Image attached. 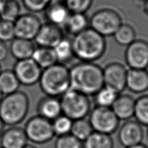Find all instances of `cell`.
Masks as SVG:
<instances>
[{"label": "cell", "instance_id": "14", "mask_svg": "<svg viewBox=\"0 0 148 148\" xmlns=\"http://www.w3.org/2000/svg\"><path fill=\"white\" fill-rule=\"evenodd\" d=\"M64 37L62 28L47 22L42 24L34 41L38 46L53 48Z\"/></svg>", "mask_w": 148, "mask_h": 148}, {"label": "cell", "instance_id": "47", "mask_svg": "<svg viewBox=\"0 0 148 148\" xmlns=\"http://www.w3.org/2000/svg\"><path fill=\"white\" fill-rule=\"evenodd\" d=\"M147 138H148V131H147Z\"/></svg>", "mask_w": 148, "mask_h": 148}, {"label": "cell", "instance_id": "1", "mask_svg": "<svg viewBox=\"0 0 148 148\" xmlns=\"http://www.w3.org/2000/svg\"><path fill=\"white\" fill-rule=\"evenodd\" d=\"M71 89L94 96L104 86L103 68L93 62H81L70 68Z\"/></svg>", "mask_w": 148, "mask_h": 148}, {"label": "cell", "instance_id": "46", "mask_svg": "<svg viewBox=\"0 0 148 148\" xmlns=\"http://www.w3.org/2000/svg\"><path fill=\"white\" fill-rule=\"evenodd\" d=\"M3 1H10V0H2Z\"/></svg>", "mask_w": 148, "mask_h": 148}, {"label": "cell", "instance_id": "37", "mask_svg": "<svg viewBox=\"0 0 148 148\" xmlns=\"http://www.w3.org/2000/svg\"><path fill=\"white\" fill-rule=\"evenodd\" d=\"M125 148H148V147L145 144L141 143V144H139L137 145H134V146H133L125 147Z\"/></svg>", "mask_w": 148, "mask_h": 148}, {"label": "cell", "instance_id": "32", "mask_svg": "<svg viewBox=\"0 0 148 148\" xmlns=\"http://www.w3.org/2000/svg\"><path fill=\"white\" fill-rule=\"evenodd\" d=\"M94 0H63L71 13H85L90 9Z\"/></svg>", "mask_w": 148, "mask_h": 148}, {"label": "cell", "instance_id": "17", "mask_svg": "<svg viewBox=\"0 0 148 148\" xmlns=\"http://www.w3.org/2000/svg\"><path fill=\"white\" fill-rule=\"evenodd\" d=\"M37 112L38 115L53 121L62 114L60 99L46 95L42 97L37 104Z\"/></svg>", "mask_w": 148, "mask_h": 148}, {"label": "cell", "instance_id": "21", "mask_svg": "<svg viewBox=\"0 0 148 148\" xmlns=\"http://www.w3.org/2000/svg\"><path fill=\"white\" fill-rule=\"evenodd\" d=\"M32 59L42 70L57 63L53 48L37 46L32 55Z\"/></svg>", "mask_w": 148, "mask_h": 148}, {"label": "cell", "instance_id": "12", "mask_svg": "<svg viewBox=\"0 0 148 148\" xmlns=\"http://www.w3.org/2000/svg\"><path fill=\"white\" fill-rule=\"evenodd\" d=\"M42 23L32 12L23 13L14 22L16 37L34 41Z\"/></svg>", "mask_w": 148, "mask_h": 148}, {"label": "cell", "instance_id": "41", "mask_svg": "<svg viewBox=\"0 0 148 148\" xmlns=\"http://www.w3.org/2000/svg\"><path fill=\"white\" fill-rule=\"evenodd\" d=\"M23 148H37L36 147H35L33 145H31V144H27L25 146L23 147Z\"/></svg>", "mask_w": 148, "mask_h": 148}, {"label": "cell", "instance_id": "2", "mask_svg": "<svg viewBox=\"0 0 148 148\" xmlns=\"http://www.w3.org/2000/svg\"><path fill=\"white\" fill-rule=\"evenodd\" d=\"M72 43L75 57L81 62L94 63L106 51L105 37L90 27L73 36Z\"/></svg>", "mask_w": 148, "mask_h": 148}, {"label": "cell", "instance_id": "24", "mask_svg": "<svg viewBox=\"0 0 148 148\" xmlns=\"http://www.w3.org/2000/svg\"><path fill=\"white\" fill-rule=\"evenodd\" d=\"M57 63L66 65L72 62L75 57L73 53L72 39L67 37L63 38L57 45L53 48Z\"/></svg>", "mask_w": 148, "mask_h": 148}, {"label": "cell", "instance_id": "48", "mask_svg": "<svg viewBox=\"0 0 148 148\" xmlns=\"http://www.w3.org/2000/svg\"><path fill=\"white\" fill-rule=\"evenodd\" d=\"M1 20V17H0V20Z\"/></svg>", "mask_w": 148, "mask_h": 148}, {"label": "cell", "instance_id": "11", "mask_svg": "<svg viewBox=\"0 0 148 148\" xmlns=\"http://www.w3.org/2000/svg\"><path fill=\"white\" fill-rule=\"evenodd\" d=\"M20 85L31 86L38 83L42 69L32 58L17 61L13 68Z\"/></svg>", "mask_w": 148, "mask_h": 148}, {"label": "cell", "instance_id": "6", "mask_svg": "<svg viewBox=\"0 0 148 148\" xmlns=\"http://www.w3.org/2000/svg\"><path fill=\"white\" fill-rule=\"evenodd\" d=\"M122 24L121 15L109 8L97 10L89 19V27L104 37L113 36Z\"/></svg>", "mask_w": 148, "mask_h": 148}, {"label": "cell", "instance_id": "25", "mask_svg": "<svg viewBox=\"0 0 148 148\" xmlns=\"http://www.w3.org/2000/svg\"><path fill=\"white\" fill-rule=\"evenodd\" d=\"M83 148H114V141L111 135L94 131L83 142Z\"/></svg>", "mask_w": 148, "mask_h": 148}, {"label": "cell", "instance_id": "31", "mask_svg": "<svg viewBox=\"0 0 148 148\" xmlns=\"http://www.w3.org/2000/svg\"><path fill=\"white\" fill-rule=\"evenodd\" d=\"M52 122L55 135L58 136L70 134L73 121L64 115H60Z\"/></svg>", "mask_w": 148, "mask_h": 148}, {"label": "cell", "instance_id": "3", "mask_svg": "<svg viewBox=\"0 0 148 148\" xmlns=\"http://www.w3.org/2000/svg\"><path fill=\"white\" fill-rule=\"evenodd\" d=\"M38 83L46 96L59 98L71 88L70 68L57 63L42 70Z\"/></svg>", "mask_w": 148, "mask_h": 148}, {"label": "cell", "instance_id": "45", "mask_svg": "<svg viewBox=\"0 0 148 148\" xmlns=\"http://www.w3.org/2000/svg\"><path fill=\"white\" fill-rule=\"evenodd\" d=\"M146 71L147 72V73H148V66L147 67V68H146Z\"/></svg>", "mask_w": 148, "mask_h": 148}, {"label": "cell", "instance_id": "8", "mask_svg": "<svg viewBox=\"0 0 148 148\" xmlns=\"http://www.w3.org/2000/svg\"><path fill=\"white\" fill-rule=\"evenodd\" d=\"M24 131L28 140L38 144L47 143L55 136L51 121L38 115L27 121Z\"/></svg>", "mask_w": 148, "mask_h": 148}, {"label": "cell", "instance_id": "5", "mask_svg": "<svg viewBox=\"0 0 148 148\" xmlns=\"http://www.w3.org/2000/svg\"><path fill=\"white\" fill-rule=\"evenodd\" d=\"M60 100L62 114L73 121L86 118L92 108L88 96L71 88L60 97Z\"/></svg>", "mask_w": 148, "mask_h": 148}, {"label": "cell", "instance_id": "23", "mask_svg": "<svg viewBox=\"0 0 148 148\" xmlns=\"http://www.w3.org/2000/svg\"><path fill=\"white\" fill-rule=\"evenodd\" d=\"M20 84L13 70H2L0 73V91L3 95H9L18 91Z\"/></svg>", "mask_w": 148, "mask_h": 148}, {"label": "cell", "instance_id": "15", "mask_svg": "<svg viewBox=\"0 0 148 148\" xmlns=\"http://www.w3.org/2000/svg\"><path fill=\"white\" fill-rule=\"evenodd\" d=\"M27 141L24 129L16 126L10 127L0 136L2 148H23L27 144Z\"/></svg>", "mask_w": 148, "mask_h": 148}, {"label": "cell", "instance_id": "33", "mask_svg": "<svg viewBox=\"0 0 148 148\" xmlns=\"http://www.w3.org/2000/svg\"><path fill=\"white\" fill-rule=\"evenodd\" d=\"M55 148H83V142L72 134L58 136L55 142Z\"/></svg>", "mask_w": 148, "mask_h": 148}, {"label": "cell", "instance_id": "27", "mask_svg": "<svg viewBox=\"0 0 148 148\" xmlns=\"http://www.w3.org/2000/svg\"><path fill=\"white\" fill-rule=\"evenodd\" d=\"M21 15V6L18 0H10L3 2L0 9L1 20L14 22Z\"/></svg>", "mask_w": 148, "mask_h": 148}, {"label": "cell", "instance_id": "38", "mask_svg": "<svg viewBox=\"0 0 148 148\" xmlns=\"http://www.w3.org/2000/svg\"><path fill=\"white\" fill-rule=\"evenodd\" d=\"M142 8H143V10L144 12L148 16V0L145 2V3L144 4L143 6H142Z\"/></svg>", "mask_w": 148, "mask_h": 148}, {"label": "cell", "instance_id": "20", "mask_svg": "<svg viewBox=\"0 0 148 148\" xmlns=\"http://www.w3.org/2000/svg\"><path fill=\"white\" fill-rule=\"evenodd\" d=\"M36 46L33 41L16 37L10 42L9 52L17 61L32 57Z\"/></svg>", "mask_w": 148, "mask_h": 148}, {"label": "cell", "instance_id": "10", "mask_svg": "<svg viewBox=\"0 0 148 148\" xmlns=\"http://www.w3.org/2000/svg\"><path fill=\"white\" fill-rule=\"evenodd\" d=\"M125 60L129 68L146 69L148 66V42L136 39L127 46Z\"/></svg>", "mask_w": 148, "mask_h": 148}, {"label": "cell", "instance_id": "19", "mask_svg": "<svg viewBox=\"0 0 148 148\" xmlns=\"http://www.w3.org/2000/svg\"><path fill=\"white\" fill-rule=\"evenodd\" d=\"M44 11L47 22L60 28L64 27L71 14L63 2L53 3Z\"/></svg>", "mask_w": 148, "mask_h": 148}, {"label": "cell", "instance_id": "4", "mask_svg": "<svg viewBox=\"0 0 148 148\" xmlns=\"http://www.w3.org/2000/svg\"><path fill=\"white\" fill-rule=\"evenodd\" d=\"M29 109V99L21 91L6 95L0 102V120L4 125L16 126L24 120Z\"/></svg>", "mask_w": 148, "mask_h": 148}, {"label": "cell", "instance_id": "26", "mask_svg": "<svg viewBox=\"0 0 148 148\" xmlns=\"http://www.w3.org/2000/svg\"><path fill=\"white\" fill-rule=\"evenodd\" d=\"M136 31L129 24L123 23L113 35L115 41L121 46H127L136 40Z\"/></svg>", "mask_w": 148, "mask_h": 148}, {"label": "cell", "instance_id": "29", "mask_svg": "<svg viewBox=\"0 0 148 148\" xmlns=\"http://www.w3.org/2000/svg\"><path fill=\"white\" fill-rule=\"evenodd\" d=\"M93 132L94 130L88 120L84 118L73 121L70 134L83 142Z\"/></svg>", "mask_w": 148, "mask_h": 148}, {"label": "cell", "instance_id": "43", "mask_svg": "<svg viewBox=\"0 0 148 148\" xmlns=\"http://www.w3.org/2000/svg\"><path fill=\"white\" fill-rule=\"evenodd\" d=\"M3 1L2 0H0V9H1V5H2V4H3Z\"/></svg>", "mask_w": 148, "mask_h": 148}, {"label": "cell", "instance_id": "44", "mask_svg": "<svg viewBox=\"0 0 148 148\" xmlns=\"http://www.w3.org/2000/svg\"><path fill=\"white\" fill-rule=\"evenodd\" d=\"M1 71H2V69H1V65H0V73H1Z\"/></svg>", "mask_w": 148, "mask_h": 148}, {"label": "cell", "instance_id": "49", "mask_svg": "<svg viewBox=\"0 0 148 148\" xmlns=\"http://www.w3.org/2000/svg\"><path fill=\"white\" fill-rule=\"evenodd\" d=\"M0 148H2V147H0Z\"/></svg>", "mask_w": 148, "mask_h": 148}, {"label": "cell", "instance_id": "40", "mask_svg": "<svg viewBox=\"0 0 148 148\" xmlns=\"http://www.w3.org/2000/svg\"><path fill=\"white\" fill-rule=\"evenodd\" d=\"M3 127H4V124L2 122V121L0 120V136L3 133Z\"/></svg>", "mask_w": 148, "mask_h": 148}, {"label": "cell", "instance_id": "39", "mask_svg": "<svg viewBox=\"0 0 148 148\" xmlns=\"http://www.w3.org/2000/svg\"><path fill=\"white\" fill-rule=\"evenodd\" d=\"M136 3L142 7V6H143L144 4L145 3V2H146L147 0H136Z\"/></svg>", "mask_w": 148, "mask_h": 148}, {"label": "cell", "instance_id": "22", "mask_svg": "<svg viewBox=\"0 0 148 148\" xmlns=\"http://www.w3.org/2000/svg\"><path fill=\"white\" fill-rule=\"evenodd\" d=\"M64 28L68 33L75 36L89 28V19L85 13H71Z\"/></svg>", "mask_w": 148, "mask_h": 148}, {"label": "cell", "instance_id": "18", "mask_svg": "<svg viewBox=\"0 0 148 148\" xmlns=\"http://www.w3.org/2000/svg\"><path fill=\"white\" fill-rule=\"evenodd\" d=\"M126 88L132 93H144L148 90V73L146 69H133L127 71Z\"/></svg>", "mask_w": 148, "mask_h": 148}, {"label": "cell", "instance_id": "34", "mask_svg": "<svg viewBox=\"0 0 148 148\" xmlns=\"http://www.w3.org/2000/svg\"><path fill=\"white\" fill-rule=\"evenodd\" d=\"M16 38L14 22L0 20V41L3 43L11 42Z\"/></svg>", "mask_w": 148, "mask_h": 148}, {"label": "cell", "instance_id": "35", "mask_svg": "<svg viewBox=\"0 0 148 148\" xmlns=\"http://www.w3.org/2000/svg\"><path fill=\"white\" fill-rule=\"evenodd\" d=\"M52 2L53 0H22L23 7L32 13L44 11Z\"/></svg>", "mask_w": 148, "mask_h": 148}, {"label": "cell", "instance_id": "28", "mask_svg": "<svg viewBox=\"0 0 148 148\" xmlns=\"http://www.w3.org/2000/svg\"><path fill=\"white\" fill-rule=\"evenodd\" d=\"M134 117L142 126L148 127V95L135 99Z\"/></svg>", "mask_w": 148, "mask_h": 148}, {"label": "cell", "instance_id": "30", "mask_svg": "<svg viewBox=\"0 0 148 148\" xmlns=\"http://www.w3.org/2000/svg\"><path fill=\"white\" fill-rule=\"evenodd\" d=\"M118 95L112 89L103 86L94 96L96 106L111 108Z\"/></svg>", "mask_w": 148, "mask_h": 148}, {"label": "cell", "instance_id": "42", "mask_svg": "<svg viewBox=\"0 0 148 148\" xmlns=\"http://www.w3.org/2000/svg\"><path fill=\"white\" fill-rule=\"evenodd\" d=\"M3 95L2 94V93H1V91H0V102H1V99H2V98H3Z\"/></svg>", "mask_w": 148, "mask_h": 148}, {"label": "cell", "instance_id": "7", "mask_svg": "<svg viewBox=\"0 0 148 148\" xmlns=\"http://www.w3.org/2000/svg\"><path fill=\"white\" fill-rule=\"evenodd\" d=\"M88 121L94 131L111 135L118 130L120 120L112 108L95 106L88 115Z\"/></svg>", "mask_w": 148, "mask_h": 148}, {"label": "cell", "instance_id": "13", "mask_svg": "<svg viewBox=\"0 0 148 148\" xmlns=\"http://www.w3.org/2000/svg\"><path fill=\"white\" fill-rule=\"evenodd\" d=\"M142 127L136 120L125 121L119 129V142L125 148L142 143L144 137Z\"/></svg>", "mask_w": 148, "mask_h": 148}, {"label": "cell", "instance_id": "9", "mask_svg": "<svg viewBox=\"0 0 148 148\" xmlns=\"http://www.w3.org/2000/svg\"><path fill=\"white\" fill-rule=\"evenodd\" d=\"M127 69L118 62L109 63L103 68L104 86L120 94L126 89Z\"/></svg>", "mask_w": 148, "mask_h": 148}, {"label": "cell", "instance_id": "36", "mask_svg": "<svg viewBox=\"0 0 148 148\" xmlns=\"http://www.w3.org/2000/svg\"><path fill=\"white\" fill-rule=\"evenodd\" d=\"M9 53V49L7 44L2 41H0V63L4 62L7 59Z\"/></svg>", "mask_w": 148, "mask_h": 148}, {"label": "cell", "instance_id": "16", "mask_svg": "<svg viewBox=\"0 0 148 148\" xmlns=\"http://www.w3.org/2000/svg\"><path fill=\"white\" fill-rule=\"evenodd\" d=\"M135 99L129 94H119L111 108L119 120L127 121L134 117Z\"/></svg>", "mask_w": 148, "mask_h": 148}]
</instances>
